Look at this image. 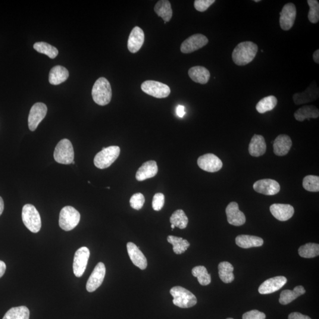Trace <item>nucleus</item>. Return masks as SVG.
I'll return each mask as SVG.
<instances>
[{"mask_svg":"<svg viewBox=\"0 0 319 319\" xmlns=\"http://www.w3.org/2000/svg\"><path fill=\"white\" fill-rule=\"evenodd\" d=\"M258 50V46L252 42L240 43L234 50L233 60L238 66L248 65L254 60Z\"/></svg>","mask_w":319,"mask_h":319,"instance_id":"obj_1","label":"nucleus"},{"mask_svg":"<svg viewBox=\"0 0 319 319\" xmlns=\"http://www.w3.org/2000/svg\"><path fill=\"white\" fill-rule=\"evenodd\" d=\"M93 101L96 104L105 106L110 102L112 98V89L109 81L105 78H99L93 85L92 90Z\"/></svg>","mask_w":319,"mask_h":319,"instance_id":"obj_2","label":"nucleus"},{"mask_svg":"<svg viewBox=\"0 0 319 319\" xmlns=\"http://www.w3.org/2000/svg\"><path fill=\"white\" fill-rule=\"evenodd\" d=\"M170 295L173 296V303L175 306L180 308H190L195 306L197 299L188 290L180 286L171 288Z\"/></svg>","mask_w":319,"mask_h":319,"instance_id":"obj_3","label":"nucleus"},{"mask_svg":"<svg viewBox=\"0 0 319 319\" xmlns=\"http://www.w3.org/2000/svg\"><path fill=\"white\" fill-rule=\"evenodd\" d=\"M22 220L25 226L33 233H37L41 229V218L39 212L32 205L27 204L23 206Z\"/></svg>","mask_w":319,"mask_h":319,"instance_id":"obj_4","label":"nucleus"},{"mask_svg":"<svg viewBox=\"0 0 319 319\" xmlns=\"http://www.w3.org/2000/svg\"><path fill=\"white\" fill-rule=\"evenodd\" d=\"M120 154V148L112 146L103 148L101 151L97 153L94 158V164L99 169H104L110 166L116 160Z\"/></svg>","mask_w":319,"mask_h":319,"instance_id":"obj_5","label":"nucleus"},{"mask_svg":"<svg viewBox=\"0 0 319 319\" xmlns=\"http://www.w3.org/2000/svg\"><path fill=\"white\" fill-rule=\"evenodd\" d=\"M80 220V215L76 209L73 206H65L59 215V226L65 231H70L79 224Z\"/></svg>","mask_w":319,"mask_h":319,"instance_id":"obj_6","label":"nucleus"},{"mask_svg":"<svg viewBox=\"0 0 319 319\" xmlns=\"http://www.w3.org/2000/svg\"><path fill=\"white\" fill-rule=\"evenodd\" d=\"M54 159L58 163L70 164L74 160V150L70 140L63 139L60 141L55 149Z\"/></svg>","mask_w":319,"mask_h":319,"instance_id":"obj_7","label":"nucleus"},{"mask_svg":"<svg viewBox=\"0 0 319 319\" xmlns=\"http://www.w3.org/2000/svg\"><path fill=\"white\" fill-rule=\"evenodd\" d=\"M143 91L156 98H165L170 94L169 86L158 81L146 80L141 86Z\"/></svg>","mask_w":319,"mask_h":319,"instance_id":"obj_8","label":"nucleus"},{"mask_svg":"<svg viewBox=\"0 0 319 319\" xmlns=\"http://www.w3.org/2000/svg\"><path fill=\"white\" fill-rule=\"evenodd\" d=\"M89 256V250L86 246L81 247L75 252L73 263V270L75 276H82L86 270Z\"/></svg>","mask_w":319,"mask_h":319,"instance_id":"obj_9","label":"nucleus"},{"mask_svg":"<svg viewBox=\"0 0 319 319\" xmlns=\"http://www.w3.org/2000/svg\"><path fill=\"white\" fill-rule=\"evenodd\" d=\"M209 40L205 36L201 34H196L190 36L181 43L180 51L183 53H190L198 51L205 46Z\"/></svg>","mask_w":319,"mask_h":319,"instance_id":"obj_10","label":"nucleus"},{"mask_svg":"<svg viewBox=\"0 0 319 319\" xmlns=\"http://www.w3.org/2000/svg\"><path fill=\"white\" fill-rule=\"evenodd\" d=\"M48 108L47 106L42 102H37L34 104L30 111L28 124L30 130L35 131L39 124L45 118Z\"/></svg>","mask_w":319,"mask_h":319,"instance_id":"obj_11","label":"nucleus"},{"mask_svg":"<svg viewBox=\"0 0 319 319\" xmlns=\"http://www.w3.org/2000/svg\"><path fill=\"white\" fill-rule=\"evenodd\" d=\"M198 165L202 170L215 173L220 170L223 166V161L217 156L211 153L201 156L198 159Z\"/></svg>","mask_w":319,"mask_h":319,"instance_id":"obj_12","label":"nucleus"},{"mask_svg":"<svg viewBox=\"0 0 319 319\" xmlns=\"http://www.w3.org/2000/svg\"><path fill=\"white\" fill-rule=\"evenodd\" d=\"M280 17V24L281 29L288 31L292 29L296 18L297 10L293 3H287L283 6Z\"/></svg>","mask_w":319,"mask_h":319,"instance_id":"obj_13","label":"nucleus"},{"mask_svg":"<svg viewBox=\"0 0 319 319\" xmlns=\"http://www.w3.org/2000/svg\"><path fill=\"white\" fill-rule=\"evenodd\" d=\"M106 273L105 266L102 262H99L96 265L86 283V290L90 293L95 291L101 286Z\"/></svg>","mask_w":319,"mask_h":319,"instance_id":"obj_14","label":"nucleus"},{"mask_svg":"<svg viewBox=\"0 0 319 319\" xmlns=\"http://www.w3.org/2000/svg\"><path fill=\"white\" fill-rule=\"evenodd\" d=\"M255 191L267 196H273L280 191V184L276 180L265 179L256 181L253 185Z\"/></svg>","mask_w":319,"mask_h":319,"instance_id":"obj_15","label":"nucleus"},{"mask_svg":"<svg viewBox=\"0 0 319 319\" xmlns=\"http://www.w3.org/2000/svg\"><path fill=\"white\" fill-rule=\"evenodd\" d=\"M319 87L317 83H313L310 85L305 91L296 93L293 96L294 102L295 104L299 105L313 102L319 98Z\"/></svg>","mask_w":319,"mask_h":319,"instance_id":"obj_16","label":"nucleus"},{"mask_svg":"<svg viewBox=\"0 0 319 319\" xmlns=\"http://www.w3.org/2000/svg\"><path fill=\"white\" fill-rule=\"evenodd\" d=\"M226 214L228 223L236 227L242 226L245 223L246 217L243 213L239 209V204L232 202L226 208Z\"/></svg>","mask_w":319,"mask_h":319,"instance_id":"obj_17","label":"nucleus"},{"mask_svg":"<svg viewBox=\"0 0 319 319\" xmlns=\"http://www.w3.org/2000/svg\"><path fill=\"white\" fill-rule=\"evenodd\" d=\"M287 282V279L284 276H277L264 281L261 284L258 292L261 295H268L277 292L281 289Z\"/></svg>","mask_w":319,"mask_h":319,"instance_id":"obj_18","label":"nucleus"},{"mask_svg":"<svg viewBox=\"0 0 319 319\" xmlns=\"http://www.w3.org/2000/svg\"><path fill=\"white\" fill-rule=\"evenodd\" d=\"M270 210L273 217L280 221L289 220L295 214L293 206L289 204L275 203L271 205Z\"/></svg>","mask_w":319,"mask_h":319,"instance_id":"obj_19","label":"nucleus"},{"mask_svg":"<svg viewBox=\"0 0 319 319\" xmlns=\"http://www.w3.org/2000/svg\"><path fill=\"white\" fill-rule=\"evenodd\" d=\"M145 33L139 27H135L131 31L128 40V49L132 53H136L142 48L145 42Z\"/></svg>","mask_w":319,"mask_h":319,"instance_id":"obj_20","label":"nucleus"},{"mask_svg":"<svg viewBox=\"0 0 319 319\" xmlns=\"http://www.w3.org/2000/svg\"><path fill=\"white\" fill-rule=\"evenodd\" d=\"M127 248L128 255L133 263L141 270H145L148 267V261L139 247L133 242H128Z\"/></svg>","mask_w":319,"mask_h":319,"instance_id":"obj_21","label":"nucleus"},{"mask_svg":"<svg viewBox=\"0 0 319 319\" xmlns=\"http://www.w3.org/2000/svg\"><path fill=\"white\" fill-rule=\"evenodd\" d=\"M292 146V141L289 136L280 134L273 142V152L278 156H284L289 153Z\"/></svg>","mask_w":319,"mask_h":319,"instance_id":"obj_22","label":"nucleus"},{"mask_svg":"<svg viewBox=\"0 0 319 319\" xmlns=\"http://www.w3.org/2000/svg\"><path fill=\"white\" fill-rule=\"evenodd\" d=\"M158 172L157 162L150 160L147 161L141 166L136 174V179L143 181L155 177Z\"/></svg>","mask_w":319,"mask_h":319,"instance_id":"obj_23","label":"nucleus"},{"mask_svg":"<svg viewBox=\"0 0 319 319\" xmlns=\"http://www.w3.org/2000/svg\"><path fill=\"white\" fill-rule=\"evenodd\" d=\"M267 150V145L263 136L255 134L249 143L248 151L253 157L264 155Z\"/></svg>","mask_w":319,"mask_h":319,"instance_id":"obj_24","label":"nucleus"},{"mask_svg":"<svg viewBox=\"0 0 319 319\" xmlns=\"http://www.w3.org/2000/svg\"><path fill=\"white\" fill-rule=\"evenodd\" d=\"M236 242L238 246L242 248H250L253 247H259L263 245L264 240L260 237L240 235L237 237Z\"/></svg>","mask_w":319,"mask_h":319,"instance_id":"obj_25","label":"nucleus"},{"mask_svg":"<svg viewBox=\"0 0 319 319\" xmlns=\"http://www.w3.org/2000/svg\"><path fill=\"white\" fill-rule=\"evenodd\" d=\"M70 76L67 68L62 66H56L50 71L49 80L52 85H58L68 80Z\"/></svg>","mask_w":319,"mask_h":319,"instance_id":"obj_26","label":"nucleus"},{"mask_svg":"<svg viewBox=\"0 0 319 319\" xmlns=\"http://www.w3.org/2000/svg\"><path fill=\"white\" fill-rule=\"evenodd\" d=\"M188 74L194 82L202 84V85L207 83L211 77L210 73L207 69L200 66L190 68Z\"/></svg>","mask_w":319,"mask_h":319,"instance_id":"obj_27","label":"nucleus"},{"mask_svg":"<svg viewBox=\"0 0 319 319\" xmlns=\"http://www.w3.org/2000/svg\"><path fill=\"white\" fill-rule=\"evenodd\" d=\"M294 116L297 121H304L306 119L318 118L319 117V109L314 105H305L300 108L295 112Z\"/></svg>","mask_w":319,"mask_h":319,"instance_id":"obj_28","label":"nucleus"},{"mask_svg":"<svg viewBox=\"0 0 319 319\" xmlns=\"http://www.w3.org/2000/svg\"><path fill=\"white\" fill-rule=\"evenodd\" d=\"M305 293L306 290L302 286L296 287L293 290H284L280 294L279 302L283 305L289 304L299 296L304 295Z\"/></svg>","mask_w":319,"mask_h":319,"instance_id":"obj_29","label":"nucleus"},{"mask_svg":"<svg viewBox=\"0 0 319 319\" xmlns=\"http://www.w3.org/2000/svg\"><path fill=\"white\" fill-rule=\"evenodd\" d=\"M155 11L159 17H161L165 23L169 21L173 15L171 4L167 0L159 1L155 5Z\"/></svg>","mask_w":319,"mask_h":319,"instance_id":"obj_30","label":"nucleus"},{"mask_svg":"<svg viewBox=\"0 0 319 319\" xmlns=\"http://www.w3.org/2000/svg\"><path fill=\"white\" fill-rule=\"evenodd\" d=\"M233 265L229 262L223 261L218 265L219 276L225 283H231L235 279Z\"/></svg>","mask_w":319,"mask_h":319,"instance_id":"obj_31","label":"nucleus"},{"mask_svg":"<svg viewBox=\"0 0 319 319\" xmlns=\"http://www.w3.org/2000/svg\"><path fill=\"white\" fill-rule=\"evenodd\" d=\"M277 102L276 96L270 95L264 97L256 104V111L260 114H264L265 112L272 111L276 107Z\"/></svg>","mask_w":319,"mask_h":319,"instance_id":"obj_32","label":"nucleus"},{"mask_svg":"<svg viewBox=\"0 0 319 319\" xmlns=\"http://www.w3.org/2000/svg\"><path fill=\"white\" fill-rule=\"evenodd\" d=\"M167 241L173 245V251L176 254H183L190 246L189 242L180 237L168 236Z\"/></svg>","mask_w":319,"mask_h":319,"instance_id":"obj_33","label":"nucleus"},{"mask_svg":"<svg viewBox=\"0 0 319 319\" xmlns=\"http://www.w3.org/2000/svg\"><path fill=\"white\" fill-rule=\"evenodd\" d=\"M30 311L26 306L12 308L6 313L2 319H29Z\"/></svg>","mask_w":319,"mask_h":319,"instance_id":"obj_34","label":"nucleus"},{"mask_svg":"<svg viewBox=\"0 0 319 319\" xmlns=\"http://www.w3.org/2000/svg\"><path fill=\"white\" fill-rule=\"evenodd\" d=\"M192 273L194 277L198 278L201 285L207 286L211 283V275L208 274L207 269L204 266H196L192 269Z\"/></svg>","mask_w":319,"mask_h":319,"instance_id":"obj_35","label":"nucleus"},{"mask_svg":"<svg viewBox=\"0 0 319 319\" xmlns=\"http://www.w3.org/2000/svg\"><path fill=\"white\" fill-rule=\"evenodd\" d=\"M170 222L171 224L174 225V227L183 230L187 227L189 220L185 213L181 209H179V210L174 212L173 214L171 215Z\"/></svg>","mask_w":319,"mask_h":319,"instance_id":"obj_36","label":"nucleus"},{"mask_svg":"<svg viewBox=\"0 0 319 319\" xmlns=\"http://www.w3.org/2000/svg\"><path fill=\"white\" fill-rule=\"evenodd\" d=\"M299 254L303 258H312L319 256V245L318 243H308L300 247Z\"/></svg>","mask_w":319,"mask_h":319,"instance_id":"obj_37","label":"nucleus"},{"mask_svg":"<svg viewBox=\"0 0 319 319\" xmlns=\"http://www.w3.org/2000/svg\"><path fill=\"white\" fill-rule=\"evenodd\" d=\"M33 48L37 52L43 53L51 59H55L59 53L57 48L46 42H37L34 44Z\"/></svg>","mask_w":319,"mask_h":319,"instance_id":"obj_38","label":"nucleus"},{"mask_svg":"<svg viewBox=\"0 0 319 319\" xmlns=\"http://www.w3.org/2000/svg\"><path fill=\"white\" fill-rule=\"evenodd\" d=\"M303 187L307 191L318 192L319 191V177L314 175H308L303 180Z\"/></svg>","mask_w":319,"mask_h":319,"instance_id":"obj_39","label":"nucleus"},{"mask_svg":"<svg viewBox=\"0 0 319 319\" xmlns=\"http://www.w3.org/2000/svg\"><path fill=\"white\" fill-rule=\"evenodd\" d=\"M310 10L308 18L312 23H318L319 20V3L317 0H308Z\"/></svg>","mask_w":319,"mask_h":319,"instance_id":"obj_40","label":"nucleus"},{"mask_svg":"<svg viewBox=\"0 0 319 319\" xmlns=\"http://www.w3.org/2000/svg\"><path fill=\"white\" fill-rule=\"evenodd\" d=\"M130 202L131 208L136 209V210H140L145 204V196L141 193L134 194L131 196Z\"/></svg>","mask_w":319,"mask_h":319,"instance_id":"obj_41","label":"nucleus"},{"mask_svg":"<svg viewBox=\"0 0 319 319\" xmlns=\"http://www.w3.org/2000/svg\"><path fill=\"white\" fill-rule=\"evenodd\" d=\"M165 197L163 194L158 193L153 197L152 206L156 211H160L164 205Z\"/></svg>","mask_w":319,"mask_h":319,"instance_id":"obj_42","label":"nucleus"},{"mask_svg":"<svg viewBox=\"0 0 319 319\" xmlns=\"http://www.w3.org/2000/svg\"><path fill=\"white\" fill-rule=\"evenodd\" d=\"M215 2V0H196L194 7L199 12H204Z\"/></svg>","mask_w":319,"mask_h":319,"instance_id":"obj_43","label":"nucleus"},{"mask_svg":"<svg viewBox=\"0 0 319 319\" xmlns=\"http://www.w3.org/2000/svg\"><path fill=\"white\" fill-rule=\"evenodd\" d=\"M266 316L264 313L259 312L257 310H253L245 313L242 316V319H265Z\"/></svg>","mask_w":319,"mask_h":319,"instance_id":"obj_44","label":"nucleus"},{"mask_svg":"<svg viewBox=\"0 0 319 319\" xmlns=\"http://www.w3.org/2000/svg\"><path fill=\"white\" fill-rule=\"evenodd\" d=\"M288 319H312L308 316H306L298 312H293L290 314Z\"/></svg>","mask_w":319,"mask_h":319,"instance_id":"obj_45","label":"nucleus"},{"mask_svg":"<svg viewBox=\"0 0 319 319\" xmlns=\"http://www.w3.org/2000/svg\"><path fill=\"white\" fill-rule=\"evenodd\" d=\"M176 114L177 116L180 118L183 117L184 115L186 114V112L184 111V106L182 105L178 106L176 108Z\"/></svg>","mask_w":319,"mask_h":319,"instance_id":"obj_46","label":"nucleus"},{"mask_svg":"<svg viewBox=\"0 0 319 319\" xmlns=\"http://www.w3.org/2000/svg\"><path fill=\"white\" fill-rule=\"evenodd\" d=\"M6 270V265L4 262L0 261V278H1L5 273Z\"/></svg>","mask_w":319,"mask_h":319,"instance_id":"obj_47","label":"nucleus"},{"mask_svg":"<svg viewBox=\"0 0 319 319\" xmlns=\"http://www.w3.org/2000/svg\"><path fill=\"white\" fill-rule=\"evenodd\" d=\"M313 58H314V60L316 62V63L319 64V50L318 49L317 51H316L314 53V55H313Z\"/></svg>","mask_w":319,"mask_h":319,"instance_id":"obj_48","label":"nucleus"},{"mask_svg":"<svg viewBox=\"0 0 319 319\" xmlns=\"http://www.w3.org/2000/svg\"><path fill=\"white\" fill-rule=\"evenodd\" d=\"M4 201H3V200L1 197L0 196V216L2 215L3 211H4Z\"/></svg>","mask_w":319,"mask_h":319,"instance_id":"obj_49","label":"nucleus"},{"mask_svg":"<svg viewBox=\"0 0 319 319\" xmlns=\"http://www.w3.org/2000/svg\"><path fill=\"white\" fill-rule=\"evenodd\" d=\"M171 229H172V230H173V229H174V228H175L174 225H173V224H171Z\"/></svg>","mask_w":319,"mask_h":319,"instance_id":"obj_50","label":"nucleus"},{"mask_svg":"<svg viewBox=\"0 0 319 319\" xmlns=\"http://www.w3.org/2000/svg\"><path fill=\"white\" fill-rule=\"evenodd\" d=\"M260 0H254V2H260Z\"/></svg>","mask_w":319,"mask_h":319,"instance_id":"obj_51","label":"nucleus"},{"mask_svg":"<svg viewBox=\"0 0 319 319\" xmlns=\"http://www.w3.org/2000/svg\"><path fill=\"white\" fill-rule=\"evenodd\" d=\"M107 189H110V187H107Z\"/></svg>","mask_w":319,"mask_h":319,"instance_id":"obj_52","label":"nucleus"},{"mask_svg":"<svg viewBox=\"0 0 319 319\" xmlns=\"http://www.w3.org/2000/svg\"><path fill=\"white\" fill-rule=\"evenodd\" d=\"M75 163V162L74 161L73 162V163H72V164H74Z\"/></svg>","mask_w":319,"mask_h":319,"instance_id":"obj_53","label":"nucleus"},{"mask_svg":"<svg viewBox=\"0 0 319 319\" xmlns=\"http://www.w3.org/2000/svg\"><path fill=\"white\" fill-rule=\"evenodd\" d=\"M227 319H233V318H228Z\"/></svg>","mask_w":319,"mask_h":319,"instance_id":"obj_54","label":"nucleus"}]
</instances>
